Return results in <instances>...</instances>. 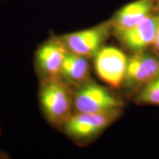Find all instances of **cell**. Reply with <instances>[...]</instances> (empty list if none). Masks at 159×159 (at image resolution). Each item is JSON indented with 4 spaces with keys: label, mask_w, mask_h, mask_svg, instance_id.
<instances>
[{
    "label": "cell",
    "mask_w": 159,
    "mask_h": 159,
    "mask_svg": "<svg viewBox=\"0 0 159 159\" xmlns=\"http://www.w3.org/2000/svg\"><path fill=\"white\" fill-rule=\"evenodd\" d=\"M67 52L68 49L60 38L49 40L40 47L36 53V63L44 80L60 77Z\"/></svg>",
    "instance_id": "ba28073f"
},
{
    "label": "cell",
    "mask_w": 159,
    "mask_h": 159,
    "mask_svg": "<svg viewBox=\"0 0 159 159\" xmlns=\"http://www.w3.org/2000/svg\"><path fill=\"white\" fill-rule=\"evenodd\" d=\"M122 110L98 113H75L63 125L65 133L75 140L94 139L115 122Z\"/></svg>",
    "instance_id": "3957f363"
},
{
    "label": "cell",
    "mask_w": 159,
    "mask_h": 159,
    "mask_svg": "<svg viewBox=\"0 0 159 159\" xmlns=\"http://www.w3.org/2000/svg\"><path fill=\"white\" fill-rule=\"evenodd\" d=\"M113 33L111 19L91 28L63 35L60 39L68 51L81 56L94 57L104 47V43Z\"/></svg>",
    "instance_id": "277c9868"
},
{
    "label": "cell",
    "mask_w": 159,
    "mask_h": 159,
    "mask_svg": "<svg viewBox=\"0 0 159 159\" xmlns=\"http://www.w3.org/2000/svg\"><path fill=\"white\" fill-rule=\"evenodd\" d=\"M155 6H156V13L159 15V0H155Z\"/></svg>",
    "instance_id": "4fadbf2b"
},
{
    "label": "cell",
    "mask_w": 159,
    "mask_h": 159,
    "mask_svg": "<svg viewBox=\"0 0 159 159\" xmlns=\"http://www.w3.org/2000/svg\"><path fill=\"white\" fill-rule=\"evenodd\" d=\"M91 69L87 57L67 52L60 72V78L70 86H80L90 80Z\"/></svg>",
    "instance_id": "30bf717a"
},
{
    "label": "cell",
    "mask_w": 159,
    "mask_h": 159,
    "mask_svg": "<svg viewBox=\"0 0 159 159\" xmlns=\"http://www.w3.org/2000/svg\"><path fill=\"white\" fill-rule=\"evenodd\" d=\"M39 97L45 116L52 124L63 125L74 114V92L60 77L44 80Z\"/></svg>",
    "instance_id": "6da1fadb"
},
{
    "label": "cell",
    "mask_w": 159,
    "mask_h": 159,
    "mask_svg": "<svg viewBox=\"0 0 159 159\" xmlns=\"http://www.w3.org/2000/svg\"><path fill=\"white\" fill-rule=\"evenodd\" d=\"M128 57L122 50L113 46H104L94 56L97 76L113 89L123 84Z\"/></svg>",
    "instance_id": "5b68a950"
},
{
    "label": "cell",
    "mask_w": 159,
    "mask_h": 159,
    "mask_svg": "<svg viewBox=\"0 0 159 159\" xmlns=\"http://www.w3.org/2000/svg\"><path fill=\"white\" fill-rule=\"evenodd\" d=\"M159 75V55L152 51L135 53L128 57L123 84L135 91Z\"/></svg>",
    "instance_id": "8992f818"
},
{
    "label": "cell",
    "mask_w": 159,
    "mask_h": 159,
    "mask_svg": "<svg viewBox=\"0 0 159 159\" xmlns=\"http://www.w3.org/2000/svg\"><path fill=\"white\" fill-rule=\"evenodd\" d=\"M123 101L105 87L89 80L74 92V113L122 110Z\"/></svg>",
    "instance_id": "7a4b0ae2"
},
{
    "label": "cell",
    "mask_w": 159,
    "mask_h": 159,
    "mask_svg": "<svg viewBox=\"0 0 159 159\" xmlns=\"http://www.w3.org/2000/svg\"><path fill=\"white\" fill-rule=\"evenodd\" d=\"M152 49L154 52H156V54L159 55V25H158V30H157L156 38H155V41H154L153 44H152Z\"/></svg>",
    "instance_id": "7c38bea8"
},
{
    "label": "cell",
    "mask_w": 159,
    "mask_h": 159,
    "mask_svg": "<svg viewBox=\"0 0 159 159\" xmlns=\"http://www.w3.org/2000/svg\"><path fill=\"white\" fill-rule=\"evenodd\" d=\"M159 25V15L149 16L134 27L113 33L119 42L133 54L152 48Z\"/></svg>",
    "instance_id": "52a82bcc"
},
{
    "label": "cell",
    "mask_w": 159,
    "mask_h": 159,
    "mask_svg": "<svg viewBox=\"0 0 159 159\" xmlns=\"http://www.w3.org/2000/svg\"><path fill=\"white\" fill-rule=\"evenodd\" d=\"M156 13L155 0H134L116 11L111 19L113 33L134 27Z\"/></svg>",
    "instance_id": "9c48e42d"
},
{
    "label": "cell",
    "mask_w": 159,
    "mask_h": 159,
    "mask_svg": "<svg viewBox=\"0 0 159 159\" xmlns=\"http://www.w3.org/2000/svg\"><path fill=\"white\" fill-rule=\"evenodd\" d=\"M135 101L141 105H159V75L136 91Z\"/></svg>",
    "instance_id": "8fae6325"
}]
</instances>
